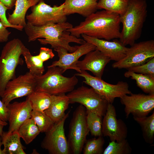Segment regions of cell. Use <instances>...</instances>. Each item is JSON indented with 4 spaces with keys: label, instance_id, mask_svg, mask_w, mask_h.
Masks as SVG:
<instances>
[{
    "label": "cell",
    "instance_id": "cell-1",
    "mask_svg": "<svg viewBox=\"0 0 154 154\" xmlns=\"http://www.w3.org/2000/svg\"><path fill=\"white\" fill-rule=\"evenodd\" d=\"M120 15L104 10L96 12L86 17L79 25L67 30L71 35L79 38L84 34L97 38L110 40L120 35Z\"/></svg>",
    "mask_w": 154,
    "mask_h": 154
},
{
    "label": "cell",
    "instance_id": "cell-2",
    "mask_svg": "<svg viewBox=\"0 0 154 154\" xmlns=\"http://www.w3.org/2000/svg\"><path fill=\"white\" fill-rule=\"evenodd\" d=\"M73 27L72 24L66 22L49 23L40 26H34L27 22L24 29L29 42L37 39L41 44H50L54 50L61 47L71 52L75 51L78 46H72L69 43L74 42L82 44L86 42L83 39L71 35L67 31Z\"/></svg>",
    "mask_w": 154,
    "mask_h": 154
},
{
    "label": "cell",
    "instance_id": "cell-3",
    "mask_svg": "<svg viewBox=\"0 0 154 154\" xmlns=\"http://www.w3.org/2000/svg\"><path fill=\"white\" fill-rule=\"evenodd\" d=\"M145 0H128L127 9L120 16L122 27L119 41L125 46H130L140 37L147 15Z\"/></svg>",
    "mask_w": 154,
    "mask_h": 154
},
{
    "label": "cell",
    "instance_id": "cell-4",
    "mask_svg": "<svg viewBox=\"0 0 154 154\" xmlns=\"http://www.w3.org/2000/svg\"><path fill=\"white\" fill-rule=\"evenodd\" d=\"M18 38L7 42L3 46L0 56V96L1 97L7 83L15 78L17 66L23 64L21 55L27 49Z\"/></svg>",
    "mask_w": 154,
    "mask_h": 154
},
{
    "label": "cell",
    "instance_id": "cell-5",
    "mask_svg": "<svg viewBox=\"0 0 154 154\" xmlns=\"http://www.w3.org/2000/svg\"><path fill=\"white\" fill-rule=\"evenodd\" d=\"M44 74L35 76L36 80L35 91L56 95L69 92L77 84L78 80L75 74L68 77L62 74L63 70L58 66L47 67Z\"/></svg>",
    "mask_w": 154,
    "mask_h": 154
},
{
    "label": "cell",
    "instance_id": "cell-6",
    "mask_svg": "<svg viewBox=\"0 0 154 154\" xmlns=\"http://www.w3.org/2000/svg\"><path fill=\"white\" fill-rule=\"evenodd\" d=\"M86 117V109L80 104L74 112L69 125L67 140L70 153L80 154L82 151L90 132Z\"/></svg>",
    "mask_w": 154,
    "mask_h": 154
},
{
    "label": "cell",
    "instance_id": "cell-7",
    "mask_svg": "<svg viewBox=\"0 0 154 154\" xmlns=\"http://www.w3.org/2000/svg\"><path fill=\"white\" fill-rule=\"evenodd\" d=\"M75 75L83 78L84 79L83 82L92 88L109 103L112 104L116 98H120L125 95L131 93L129 85L126 82L120 81L115 84H110L85 70H81V72Z\"/></svg>",
    "mask_w": 154,
    "mask_h": 154
},
{
    "label": "cell",
    "instance_id": "cell-8",
    "mask_svg": "<svg viewBox=\"0 0 154 154\" xmlns=\"http://www.w3.org/2000/svg\"><path fill=\"white\" fill-rule=\"evenodd\" d=\"M154 57V40H150L135 43L128 48L125 56L114 63V68L128 69L145 63Z\"/></svg>",
    "mask_w": 154,
    "mask_h": 154
},
{
    "label": "cell",
    "instance_id": "cell-9",
    "mask_svg": "<svg viewBox=\"0 0 154 154\" xmlns=\"http://www.w3.org/2000/svg\"><path fill=\"white\" fill-rule=\"evenodd\" d=\"M70 104L78 103L86 109L102 117L105 115L108 103L92 88L81 86L66 95Z\"/></svg>",
    "mask_w": 154,
    "mask_h": 154
},
{
    "label": "cell",
    "instance_id": "cell-10",
    "mask_svg": "<svg viewBox=\"0 0 154 154\" xmlns=\"http://www.w3.org/2000/svg\"><path fill=\"white\" fill-rule=\"evenodd\" d=\"M64 3L59 6L51 7L43 0L31 8V13L27 15L28 23L35 26L43 25L49 23H57L66 22L67 18L63 11Z\"/></svg>",
    "mask_w": 154,
    "mask_h": 154
},
{
    "label": "cell",
    "instance_id": "cell-11",
    "mask_svg": "<svg viewBox=\"0 0 154 154\" xmlns=\"http://www.w3.org/2000/svg\"><path fill=\"white\" fill-rule=\"evenodd\" d=\"M70 111L65 114L52 128L45 133L41 143V147L50 154H69L70 151L67 139L65 136L64 126Z\"/></svg>",
    "mask_w": 154,
    "mask_h": 154
},
{
    "label": "cell",
    "instance_id": "cell-12",
    "mask_svg": "<svg viewBox=\"0 0 154 154\" xmlns=\"http://www.w3.org/2000/svg\"><path fill=\"white\" fill-rule=\"evenodd\" d=\"M36 80L29 72L9 81L7 84L1 97L7 106L13 100L27 96L35 91Z\"/></svg>",
    "mask_w": 154,
    "mask_h": 154
},
{
    "label": "cell",
    "instance_id": "cell-13",
    "mask_svg": "<svg viewBox=\"0 0 154 154\" xmlns=\"http://www.w3.org/2000/svg\"><path fill=\"white\" fill-rule=\"evenodd\" d=\"M125 95L120 98L121 103L125 106L127 118L130 114L133 117L147 116L154 108V94H133Z\"/></svg>",
    "mask_w": 154,
    "mask_h": 154
},
{
    "label": "cell",
    "instance_id": "cell-14",
    "mask_svg": "<svg viewBox=\"0 0 154 154\" xmlns=\"http://www.w3.org/2000/svg\"><path fill=\"white\" fill-rule=\"evenodd\" d=\"M102 134L108 137L110 141L119 142L126 139L128 133L125 123L117 118L114 106L108 103L106 113L102 120Z\"/></svg>",
    "mask_w": 154,
    "mask_h": 154
},
{
    "label": "cell",
    "instance_id": "cell-15",
    "mask_svg": "<svg viewBox=\"0 0 154 154\" xmlns=\"http://www.w3.org/2000/svg\"><path fill=\"white\" fill-rule=\"evenodd\" d=\"M96 49L95 45L86 42L78 46L75 51L70 53L63 48L58 47L54 50L58 53V60L53 61L47 67L58 66L62 69L64 72L68 69H71L80 73L81 70L76 65L78 59L82 56Z\"/></svg>",
    "mask_w": 154,
    "mask_h": 154
},
{
    "label": "cell",
    "instance_id": "cell-16",
    "mask_svg": "<svg viewBox=\"0 0 154 154\" xmlns=\"http://www.w3.org/2000/svg\"><path fill=\"white\" fill-rule=\"evenodd\" d=\"M81 35L85 41L95 45L96 49L109 57L111 60L117 62L125 55L128 48L119 40L114 39L110 41L91 37L84 34Z\"/></svg>",
    "mask_w": 154,
    "mask_h": 154
},
{
    "label": "cell",
    "instance_id": "cell-17",
    "mask_svg": "<svg viewBox=\"0 0 154 154\" xmlns=\"http://www.w3.org/2000/svg\"><path fill=\"white\" fill-rule=\"evenodd\" d=\"M111 60L110 59L98 50L87 53L82 60H78L77 67L81 70H88L97 78H102L105 67Z\"/></svg>",
    "mask_w": 154,
    "mask_h": 154
},
{
    "label": "cell",
    "instance_id": "cell-18",
    "mask_svg": "<svg viewBox=\"0 0 154 154\" xmlns=\"http://www.w3.org/2000/svg\"><path fill=\"white\" fill-rule=\"evenodd\" d=\"M9 110L8 121L9 127L8 132L17 131L20 126L31 118L32 109L29 101L26 99L22 102H15L7 106Z\"/></svg>",
    "mask_w": 154,
    "mask_h": 154
},
{
    "label": "cell",
    "instance_id": "cell-19",
    "mask_svg": "<svg viewBox=\"0 0 154 154\" xmlns=\"http://www.w3.org/2000/svg\"><path fill=\"white\" fill-rule=\"evenodd\" d=\"M99 0H65L63 11L67 16L78 13L87 17L96 11Z\"/></svg>",
    "mask_w": 154,
    "mask_h": 154
},
{
    "label": "cell",
    "instance_id": "cell-20",
    "mask_svg": "<svg viewBox=\"0 0 154 154\" xmlns=\"http://www.w3.org/2000/svg\"><path fill=\"white\" fill-rule=\"evenodd\" d=\"M70 104L69 99L65 94L51 95L50 105L44 112L55 123L65 115V112L68 108Z\"/></svg>",
    "mask_w": 154,
    "mask_h": 154
},
{
    "label": "cell",
    "instance_id": "cell-21",
    "mask_svg": "<svg viewBox=\"0 0 154 154\" xmlns=\"http://www.w3.org/2000/svg\"><path fill=\"white\" fill-rule=\"evenodd\" d=\"M40 0H16L15 9L11 14L8 13L7 20L11 25L23 28L26 24L25 15L28 10L37 4Z\"/></svg>",
    "mask_w": 154,
    "mask_h": 154
},
{
    "label": "cell",
    "instance_id": "cell-22",
    "mask_svg": "<svg viewBox=\"0 0 154 154\" xmlns=\"http://www.w3.org/2000/svg\"><path fill=\"white\" fill-rule=\"evenodd\" d=\"M2 139L3 154H25L17 131L3 132Z\"/></svg>",
    "mask_w": 154,
    "mask_h": 154
},
{
    "label": "cell",
    "instance_id": "cell-23",
    "mask_svg": "<svg viewBox=\"0 0 154 154\" xmlns=\"http://www.w3.org/2000/svg\"><path fill=\"white\" fill-rule=\"evenodd\" d=\"M124 76L135 80L137 86L145 93L149 94H154V77L129 70L124 73Z\"/></svg>",
    "mask_w": 154,
    "mask_h": 154
},
{
    "label": "cell",
    "instance_id": "cell-24",
    "mask_svg": "<svg viewBox=\"0 0 154 154\" xmlns=\"http://www.w3.org/2000/svg\"><path fill=\"white\" fill-rule=\"evenodd\" d=\"M32 110L44 112L50 106L51 95L42 92L35 91L27 96Z\"/></svg>",
    "mask_w": 154,
    "mask_h": 154
},
{
    "label": "cell",
    "instance_id": "cell-25",
    "mask_svg": "<svg viewBox=\"0 0 154 154\" xmlns=\"http://www.w3.org/2000/svg\"><path fill=\"white\" fill-rule=\"evenodd\" d=\"M133 117L140 126L143 137L145 142L149 144H152L154 139V111L149 116Z\"/></svg>",
    "mask_w": 154,
    "mask_h": 154
},
{
    "label": "cell",
    "instance_id": "cell-26",
    "mask_svg": "<svg viewBox=\"0 0 154 154\" xmlns=\"http://www.w3.org/2000/svg\"><path fill=\"white\" fill-rule=\"evenodd\" d=\"M17 131L21 138L28 144L40 132L37 125L31 118L25 121L19 127Z\"/></svg>",
    "mask_w": 154,
    "mask_h": 154
},
{
    "label": "cell",
    "instance_id": "cell-27",
    "mask_svg": "<svg viewBox=\"0 0 154 154\" xmlns=\"http://www.w3.org/2000/svg\"><path fill=\"white\" fill-rule=\"evenodd\" d=\"M24 56L29 72L33 76H39L43 74L44 68L42 62L38 55L33 56L29 49L26 50L22 55Z\"/></svg>",
    "mask_w": 154,
    "mask_h": 154
},
{
    "label": "cell",
    "instance_id": "cell-28",
    "mask_svg": "<svg viewBox=\"0 0 154 154\" xmlns=\"http://www.w3.org/2000/svg\"><path fill=\"white\" fill-rule=\"evenodd\" d=\"M128 0H99L97 4L98 9H103L121 16L125 12Z\"/></svg>",
    "mask_w": 154,
    "mask_h": 154
},
{
    "label": "cell",
    "instance_id": "cell-29",
    "mask_svg": "<svg viewBox=\"0 0 154 154\" xmlns=\"http://www.w3.org/2000/svg\"><path fill=\"white\" fill-rule=\"evenodd\" d=\"M86 110L87 124L91 135L98 137L103 135L102 117L90 110Z\"/></svg>",
    "mask_w": 154,
    "mask_h": 154
},
{
    "label": "cell",
    "instance_id": "cell-30",
    "mask_svg": "<svg viewBox=\"0 0 154 154\" xmlns=\"http://www.w3.org/2000/svg\"><path fill=\"white\" fill-rule=\"evenodd\" d=\"M31 118L34 121L41 133H46L48 131L55 123L44 112L32 110Z\"/></svg>",
    "mask_w": 154,
    "mask_h": 154
},
{
    "label": "cell",
    "instance_id": "cell-31",
    "mask_svg": "<svg viewBox=\"0 0 154 154\" xmlns=\"http://www.w3.org/2000/svg\"><path fill=\"white\" fill-rule=\"evenodd\" d=\"M132 149L126 139L119 142L110 141L103 154H130Z\"/></svg>",
    "mask_w": 154,
    "mask_h": 154
},
{
    "label": "cell",
    "instance_id": "cell-32",
    "mask_svg": "<svg viewBox=\"0 0 154 154\" xmlns=\"http://www.w3.org/2000/svg\"><path fill=\"white\" fill-rule=\"evenodd\" d=\"M105 141L103 135L86 140L82 151L84 154H102L104 151Z\"/></svg>",
    "mask_w": 154,
    "mask_h": 154
},
{
    "label": "cell",
    "instance_id": "cell-33",
    "mask_svg": "<svg viewBox=\"0 0 154 154\" xmlns=\"http://www.w3.org/2000/svg\"><path fill=\"white\" fill-rule=\"evenodd\" d=\"M128 70L154 77V57L145 63L130 68Z\"/></svg>",
    "mask_w": 154,
    "mask_h": 154
},
{
    "label": "cell",
    "instance_id": "cell-34",
    "mask_svg": "<svg viewBox=\"0 0 154 154\" xmlns=\"http://www.w3.org/2000/svg\"><path fill=\"white\" fill-rule=\"evenodd\" d=\"M8 9L0 1V21L7 27H10L22 31L24 28L19 26L13 25L8 22L6 16V11Z\"/></svg>",
    "mask_w": 154,
    "mask_h": 154
},
{
    "label": "cell",
    "instance_id": "cell-35",
    "mask_svg": "<svg viewBox=\"0 0 154 154\" xmlns=\"http://www.w3.org/2000/svg\"><path fill=\"white\" fill-rule=\"evenodd\" d=\"M39 58L43 62L49 59H52L54 56L52 50L48 48L41 47L38 55Z\"/></svg>",
    "mask_w": 154,
    "mask_h": 154
},
{
    "label": "cell",
    "instance_id": "cell-36",
    "mask_svg": "<svg viewBox=\"0 0 154 154\" xmlns=\"http://www.w3.org/2000/svg\"><path fill=\"white\" fill-rule=\"evenodd\" d=\"M0 21V43L6 42L8 40L11 32Z\"/></svg>",
    "mask_w": 154,
    "mask_h": 154
},
{
    "label": "cell",
    "instance_id": "cell-37",
    "mask_svg": "<svg viewBox=\"0 0 154 154\" xmlns=\"http://www.w3.org/2000/svg\"><path fill=\"white\" fill-rule=\"evenodd\" d=\"M9 110L7 107L0 100V120L8 121Z\"/></svg>",
    "mask_w": 154,
    "mask_h": 154
},
{
    "label": "cell",
    "instance_id": "cell-38",
    "mask_svg": "<svg viewBox=\"0 0 154 154\" xmlns=\"http://www.w3.org/2000/svg\"><path fill=\"white\" fill-rule=\"evenodd\" d=\"M8 9H11L15 5L16 0H0Z\"/></svg>",
    "mask_w": 154,
    "mask_h": 154
},
{
    "label": "cell",
    "instance_id": "cell-39",
    "mask_svg": "<svg viewBox=\"0 0 154 154\" xmlns=\"http://www.w3.org/2000/svg\"><path fill=\"white\" fill-rule=\"evenodd\" d=\"M4 126H5L4 125L0 124V136L1 137L2 136L3 133V129Z\"/></svg>",
    "mask_w": 154,
    "mask_h": 154
},
{
    "label": "cell",
    "instance_id": "cell-40",
    "mask_svg": "<svg viewBox=\"0 0 154 154\" xmlns=\"http://www.w3.org/2000/svg\"><path fill=\"white\" fill-rule=\"evenodd\" d=\"M3 145L2 139L1 137H0V154H3L2 150L1 149V146Z\"/></svg>",
    "mask_w": 154,
    "mask_h": 154
},
{
    "label": "cell",
    "instance_id": "cell-41",
    "mask_svg": "<svg viewBox=\"0 0 154 154\" xmlns=\"http://www.w3.org/2000/svg\"><path fill=\"white\" fill-rule=\"evenodd\" d=\"M0 124L3 125L4 126H6L7 124V123L6 121H4L0 120Z\"/></svg>",
    "mask_w": 154,
    "mask_h": 154
}]
</instances>
